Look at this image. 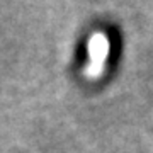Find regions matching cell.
<instances>
[{"instance_id": "6da1fadb", "label": "cell", "mask_w": 153, "mask_h": 153, "mask_svg": "<svg viewBox=\"0 0 153 153\" xmlns=\"http://www.w3.org/2000/svg\"><path fill=\"white\" fill-rule=\"evenodd\" d=\"M107 39L102 36V34H95L92 39H90V44H88V49H90V71L95 73V71L100 68V63L104 61L105 55H107Z\"/></svg>"}]
</instances>
